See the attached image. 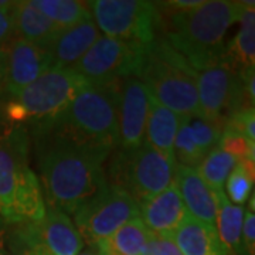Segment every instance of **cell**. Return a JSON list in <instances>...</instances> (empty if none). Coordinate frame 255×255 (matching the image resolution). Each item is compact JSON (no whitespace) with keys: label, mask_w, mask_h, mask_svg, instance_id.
Segmentation results:
<instances>
[{"label":"cell","mask_w":255,"mask_h":255,"mask_svg":"<svg viewBox=\"0 0 255 255\" xmlns=\"http://www.w3.org/2000/svg\"><path fill=\"white\" fill-rule=\"evenodd\" d=\"M36 135L46 204L74 214L107 183L105 163L112 150L78 145L47 130H36Z\"/></svg>","instance_id":"cell-1"},{"label":"cell","mask_w":255,"mask_h":255,"mask_svg":"<svg viewBox=\"0 0 255 255\" xmlns=\"http://www.w3.org/2000/svg\"><path fill=\"white\" fill-rule=\"evenodd\" d=\"M240 11V1L210 0L189 11L160 14L164 38L199 73L223 64L226 36Z\"/></svg>","instance_id":"cell-2"},{"label":"cell","mask_w":255,"mask_h":255,"mask_svg":"<svg viewBox=\"0 0 255 255\" xmlns=\"http://www.w3.org/2000/svg\"><path fill=\"white\" fill-rule=\"evenodd\" d=\"M0 216L9 224L36 223L46 216L41 184L27 160L24 128L0 115Z\"/></svg>","instance_id":"cell-3"},{"label":"cell","mask_w":255,"mask_h":255,"mask_svg":"<svg viewBox=\"0 0 255 255\" xmlns=\"http://www.w3.org/2000/svg\"><path fill=\"white\" fill-rule=\"evenodd\" d=\"M119 84H87L53 121L37 125L78 145L114 150L118 147Z\"/></svg>","instance_id":"cell-4"},{"label":"cell","mask_w":255,"mask_h":255,"mask_svg":"<svg viewBox=\"0 0 255 255\" xmlns=\"http://www.w3.org/2000/svg\"><path fill=\"white\" fill-rule=\"evenodd\" d=\"M139 80L159 104L180 118L200 115L197 71L164 37H156L146 51Z\"/></svg>","instance_id":"cell-5"},{"label":"cell","mask_w":255,"mask_h":255,"mask_svg":"<svg viewBox=\"0 0 255 255\" xmlns=\"http://www.w3.org/2000/svg\"><path fill=\"white\" fill-rule=\"evenodd\" d=\"M110 157L107 182L128 191L137 204L153 199L174 183L176 160L147 143L136 149H114Z\"/></svg>","instance_id":"cell-6"},{"label":"cell","mask_w":255,"mask_h":255,"mask_svg":"<svg viewBox=\"0 0 255 255\" xmlns=\"http://www.w3.org/2000/svg\"><path fill=\"white\" fill-rule=\"evenodd\" d=\"M88 82L74 68H51L4 105L3 115L11 124L33 127L55 119Z\"/></svg>","instance_id":"cell-7"},{"label":"cell","mask_w":255,"mask_h":255,"mask_svg":"<svg viewBox=\"0 0 255 255\" xmlns=\"http://www.w3.org/2000/svg\"><path fill=\"white\" fill-rule=\"evenodd\" d=\"M88 4L94 23L105 37L149 46L162 27V18L153 1L95 0Z\"/></svg>","instance_id":"cell-8"},{"label":"cell","mask_w":255,"mask_h":255,"mask_svg":"<svg viewBox=\"0 0 255 255\" xmlns=\"http://www.w3.org/2000/svg\"><path fill=\"white\" fill-rule=\"evenodd\" d=\"M73 217L87 246H95L139 217V204L128 191L107 182L74 211Z\"/></svg>","instance_id":"cell-9"},{"label":"cell","mask_w":255,"mask_h":255,"mask_svg":"<svg viewBox=\"0 0 255 255\" xmlns=\"http://www.w3.org/2000/svg\"><path fill=\"white\" fill-rule=\"evenodd\" d=\"M147 47L101 36L73 68L88 84H111L139 78L145 65Z\"/></svg>","instance_id":"cell-10"},{"label":"cell","mask_w":255,"mask_h":255,"mask_svg":"<svg viewBox=\"0 0 255 255\" xmlns=\"http://www.w3.org/2000/svg\"><path fill=\"white\" fill-rule=\"evenodd\" d=\"M200 117L227 125L230 118L247 107L241 74L226 64L213 65L197 73Z\"/></svg>","instance_id":"cell-11"},{"label":"cell","mask_w":255,"mask_h":255,"mask_svg":"<svg viewBox=\"0 0 255 255\" xmlns=\"http://www.w3.org/2000/svg\"><path fill=\"white\" fill-rule=\"evenodd\" d=\"M152 94L139 78H127L119 84L118 133L121 149H136L145 143L146 122Z\"/></svg>","instance_id":"cell-12"},{"label":"cell","mask_w":255,"mask_h":255,"mask_svg":"<svg viewBox=\"0 0 255 255\" xmlns=\"http://www.w3.org/2000/svg\"><path fill=\"white\" fill-rule=\"evenodd\" d=\"M51 68L54 57L50 50L13 37L7 46L3 87L10 97H14Z\"/></svg>","instance_id":"cell-13"},{"label":"cell","mask_w":255,"mask_h":255,"mask_svg":"<svg viewBox=\"0 0 255 255\" xmlns=\"http://www.w3.org/2000/svg\"><path fill=\"white\" fill-rule=\"evenodd\" d=\"M82 248L84 240L70 216L46 204V216L37 223V254L78 255Z\"/></svg>","instance_id":"cell-14"},{"label":"cell","mask_w":255,"mask_h":255,"mask_svg":"<svg viewBox=\"0 0 255 255\" xmlns=\"http://www.w3.org/2000/svg\"><path fill=\"white\" fill-rule=\"evenodd\" d=\"M187 216L182 196L176 183L169 186L153 199L139 204V217L146 228L160 237H173L174 231Z\"/></svg>","instance_id":"cell-15"},{"label":"cell","mask_w":255,"mask_h":255,"mask_svg":"<svg viewBox=\"0 0 255 255\" xmlns=\"http://www.w3.org/2000/svg\"><path fill=\"white\" fill-rule=\"evenodd\" d=\"M176 187L182 196L184 207L194 219L216 226L217 203L216 196L199 172L193 167L176 164Z\"/></svg>","instance_id":"cell-16"},{"label":"cell","mask_w":255,"mask_h":255,"mask_svg":"<svg viewBox=\"0 0 255 255\" xmlns=\"http://www.w3.org/2000/svg\"><path fill=\"white\" fill-rule=\"evenodd\" d=\"M173 240L183 255H230L216 226L194 219L189 213L174 231Z\"/></svg>","instance_id":"cell-17"},{"label":"cell","mask_w":255,"mask_h":255,"mask_svg":"<svg viewBox=\"0 0 255 255\" xmlns=\"http://www.w3.org/2000/svg\"><path fill=\"white\" fill-rule=\"evenodd\" d=\"M101 37L94 20L65 28L55 38L51 47L55 68H73Z\"/></svg>","instance_id":"cell-18"},{"label":"cell","mask_w":255,"mask_h":255,"mask_svg":"<svg viewBox=\"0 0 255 255\" xmlns=\"http://www.w3.org/2000/svg\"><path fill=\"white\" fill-rule=\"evenodd\" d=\"M14 37L33 43L38 47L51 50L55 38L60 36L63 28L37 10L31 1H16L13 9Z\"/></svg>","instance_id":"cell-19"},{"label":"cell","mask_w":255,"mask_h":255,"mask_svg":"<svg viewBox=\"0 0 255 255\" xmlns=\"http://www.w3.org/2000/svg\"><path fill=\"white\" fill-rule=\"evenodd\" d=\"M238 23L236 36L226 44L223 64L243 75L255 67V7L241 4Z\"/></svg>","instance_id":"cell-20"},{"label":"cell","mask_w":255,"mask_h":255,"mask_svg":"<svg viewBox=\"0 0 255 255\" xmlns=\"http://www.w3.org/2000/svg\"><path fill=\"white\" fill-rule=\"evenodd\" d=\"M180 117L167 110L153 98L150 100V108L146 122L145 143L150 145L157 152L174 159V139L180 125Z\"/></svg>","instance_id":"cell-21"},{"label":"cell","mask_w":255,"mask_h":255,"mask_svg":"<svg viewBox=\"0 0 255 255\" xmlns=\"http://www.w3.org/2000/svg\"><path fill=\"white\" fill-rule=\"evenodd\" d=\"M217 203V233L230 255H246L243 246V227L246 211L228 200L226 191L214 193Z\"/></svg>","instance_id":"cell-22"},{"label":"cell","mask_w":255,"mask_h":255,"mask_svg":"<svg viewBox=\"0 0 255 255\" xmlns=\"http://www.w3.org/2000/svg\"><path fill=\"white\" fill-rule=\"evenodd\" d=\"M150 236L140 217H135L95 246L102 255H142Z\"/></svg>","instance_id":"cell-23"},{"label":"cell","mask_w":255,"mask_h":255,"mask_svg":"<svg viewBox=\"0 0 255 255\" xmlns=\"http://www.w3.org/2000/svg\"><path fill=\"white\" fill-rule=\"evenodd\" d=\"M31 4L40 10L48 20L60 28H70L92 20L88 1L77 0H31Z\"/></svg>","instance_id":"cell-24"},{"label":"cell","mask_w":255,"mask_h":255,"mask_svg":"<svg viewBox=\"0 0 255 255\" xmlns=\"http://www.w3.org/2000/svg\"><path fill=\"white\" fill-rule=\"evenodd\" d=\"M237 163L238 160L234 156L216 146L201 160V163L196 170L199 172L201 179L206 182L213 193H219V191H224V184Z\"/></svg>","instance_id":"cell-25"},{"label":"cell","mask_w":255,"mask_h":255,"mask_svg":"<svg viewBox=\"0 0 255 255\" xmlns=\"http://www.w3.org/2000/svg\"><path fill=\"white\" fill-rule=\"evenodd\" d=\"M173 155L176 163L186 166V167H193V169H197L201 160L206 157L201 153L199 146L196 145V142L193 139L189 118L180 119L179 130H177V135L174 139Z\"/></svg>","instance_id":"cell-26"},{"label":"cell","mask_w":255,"mask_h":255,"mask_svg":"<svg viewBox=\"0 0 255 255\" xmlns=\"http://www.w3.org/2000/svg\"><path fill=\"white\" fill-rule=\"evenodd\" d=\"M189 125H190L193 139L204 156L219 145L221 133L226 128V124H223V122L211 121V119L204 118L200 115L190 117Z\"/></svg>","instance_id":"cell-27"},{"label":"cell","mask_w":255,"mask_h":255,"mask_svg":"<svg viewBox=\"0 0 255 255\" xmlns=\"http://www.w3.org/2000/svg\"><path fill=\"white\" fill-rule=\"evenodd\" d=\"M253 186H254V180L251 179V176L247 172L243 163L238 162L226 182V190H227L226 196L233 204L243 206L250 199L253 193Z\"/></svg>","instance_id":"cell-28"},{"label":"cell","mask_w":255,"mask_h":255,"mask_svg":"<svg viewBox=\"0 0 255 255\" xmlns=\"http://www.w3.org/2000/svg\"><path fill=\"white\" fill-rule=\"evenodd\" d=\"M217 146L221 150L234 156L240 162V160L246 159L247 150H248V139L243 133L236 130L234 128L226 125Z\"/></svg>","instance_id":"cell-29"},{"label":"cell","mask_w":255,"mask_h":255,"mask_svg":"<svg viewBox=\"0 0 255 255\" xmlns=\"http://www.w3.org/2000/svg\"><path fill=\"white\" fill-rule=\"evenodd\" d=\"M227 125L243 133L248 140L255 142V108L250 107L238 111L230 118Z\"/></svg>","instance_id":"cell-30"},{"label":"cell","mask_w":255,"mask_h":255,"mask_svg":"<svg viewBox=\"0 0 255 255\" xmlns=\"http://www.w3.org/2000/svg\"><path fill=\"white\" fill-rule=\"evenodd\" d=\"M142 255H183L173 237H160L152 234Z\"/></svg>","instance_id":"cell-31"},{"label":"cell","mask_w":255,"mask_h":255,"mask_svg":"<svg viewBox=\"0 0 255 255\" xmlns=\"http://www.w3.org/2000/svg\"><path fill=\"white\" fill-rule=\"evenodd\" d=\"M14 4L6 9H0V47L6 46L14 37V20H13Z\"/></svg>","instance_id":"cell-32"},{"label":"cell","mask_w":255,"mask_h":255,"mask_svg":"<svg viewBox=\"0 0 255 255\" xmlns=\"http://www.w3.org/2000/svg\"><path fill=\"white\" fill-rule=\"evenodd\" d=\"M243 246L246 255H255V214L246 213L243 227Z\"/></svg>","instance_id":"cell-33"},{"label":"cell","mask_w":255,"mask_h":255,"mask_svg":"<svg viewBox=\"0 0 255 255\" xmlns=\"http://www.w3.org/2000/svg\"><path fill=\"white\" fill-rule=\"evenodd\" d=\"M241 77H243V84H244L247 107L255 108V67L246 71Z\"/></svg>","instance_id":"cell-34"},{"label":"cell","mask_w":255,"mask_h":255,"mask_svg":"<svg viewBox=\"0 0 255 255\" xmlns=\"http://www.w3.org/2000/svg\"><path fill=\"white\" fill-rule=\"evenodd\" d=\"M9 227L0 216V255H9Z\"/></svg>","instance_id":"cell-35"},{"label":"cell","mask_w":255,"mask_h":255,"mask_svg":"<svg viewBox=\"0 0 255 255\" xmlns=\"http://www.w3.org/2000/svg\"><path fill=\"white\" fill-rule=\"evenodd\" d=\"M10 43V41H9ZM0 47V88L4 85V74H6V55H7V46Z\"/></svg>","instance_id":"cell-36"},{"label":"cell","mask_w":255,"mask_h":255,"mask_svg":"<svg viewBox=\"0 0 255 255\" xmlns=\"http://www.w3.org/2000/svg\"><path fill=\"white\" fill-rule=\"evenodd\" d=\"M246 159L250 160V162H253V163H255V142L248 140V150H247Z\"/></svg>","instance_id":"cell-37"},{"label":"cell","mask_w":255,"mask_h":255,"mask_svg":"<svg viewBox=\"0 0 255 255\" xmlns=\"http://www.w3.org/2000/svg\"><path fill=\"white\" fill-rule=\"evenodd\" d=\"M78 255H102L97 246H88L85 250H82Z\"/></svg>","instance_id":"cell-38"},{"label":"cell","mask_w":255,"mask_h":255,"mask_svg":"<svg viewBox=\"0 0 255 255\" xmlns=\"http://www.w3.org/2000/svg\"><path fill=\"white\" fill-rule=\"evenodd\" d=\"M248 207H250V213H254L255 214V189L253 190V193H251V196H250V199H248Z\"/></svg>","instance_id":"cell-39"},{"label":"cell","mask_w":255,"mask_h":255,"mask_svg":"<svg viewBox=\"0 0 255 255\" xmlns=\"http://www.w3.org/2000/svg\"><path fill=\"white\" fill-rule=\"evenodd\" d=\"M14 1H7V0H0V9H6V7H10L13 6Z\"/></svg>","instance_id":"cell-40"},{"label":"cell","mask_w":255,"mask_h":255,"mask_svg":"<svg viewBox=\"0 0 255 255\" xmlns=\"http://www.w3.org/2000/svg\"><path fill=\"white\" fill-rule=\"evenodd\" d=\"M244 7H255V0H244V1H240Z\"/></svg>","instance_id":"cell-41"},{"label":"cell","mask_w":255,"mask_h":255,"mask_svg":"<svg viewBox=\"0 0 255 255\" xmlns=\"http://www.w3.org/2000/svg\"><path fill=\"white\" fill-rule=\"evenodd\" d=\"M9 255H10V254H9Z\"/></svg>","instance_id":"cell-42"}]
</instances>
